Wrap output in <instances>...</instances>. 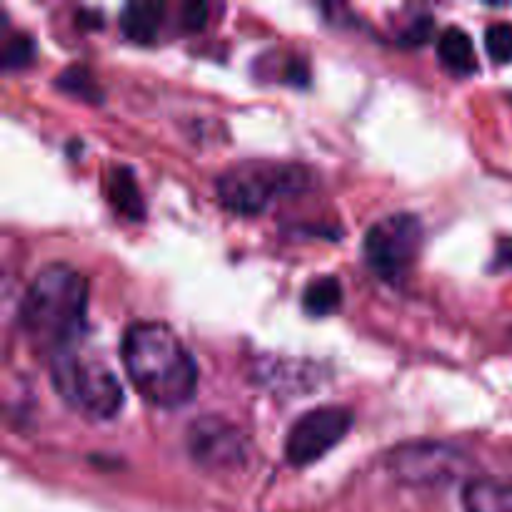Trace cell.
<instances>
[{"label": "cell", "mask_w": 512, "mask_h": 512, "mask_svg": "<svg viewBox=\"0 0 512 512\" xmlns=\"http://www.w3.org/2000/svg\"><path fill=\"white\" fill-rule=\"evenodd\" d=\"M120 360L145 403L175 410L193 400L198 365L170 325L160 320L130 323L120 340Z\"/></svg>", "instance_id": "obj_1"}, {"label": "cell", "mask_w": 512, "mask_h": 512, "mask_svg": "<svg viewBox=\"0 0 512 512\" xmlns=\"http://www.w3.org/2000/svg\"><path fill=\"white\" fill-rule=\"evenodd\" d=\"M88 308V280L68 263H48L25 288L18 323L40 350L63 353L78 338Z\"/></svg>", "instance_id": "obj_2"}, {"label": "cell", "mask_w": 512, "mask_h": 512, "mask_svg": "<svg viewBox=\"0 0 512 512\" xmlns=\"http://www.w3.org/2000/svg\"><path fill=\"white\" fill-rule=\"evenodd\" d=\"M50 380L60 400L90 420H110L123 408V390L113 370L78 350L53 355Z\"/></svg>", "instance_id": "obj_3"}, {"label": "cell", "mask_w": 512, "mask_h": 512, "mask_svg": "<svg viewBox=\"0 0 512 512\" xmlns=\"http://www.w3.org/2000/svg\"><path fill=\"white\" fill-rule=\"evenodd\" d=\"M298 188H303V168L295 165L245 163L225 170L218 178L220 203L240 215L260 213L275 193Z\"/></svg>", "instance_id": "obj_4"}, {"label": "cell", "mask_w": 512, "mask_h": 512, "mask_svg": "<svg viewBox=\"0 0 512 512\" xmlns=\"http://www.w3.org/2000/svg\"><path fill=\"white\" fill-rule=\"evenodd\" d=\"M420 240H423V225L410 213L385 215L375 225H370L363 240V253L373 273L383 280L405 278L413 268L415 258L420 253Z\"/></svg>", "instance_id": "obj_5"}, {"label": "cell", "mask_w": 512, "mask_h": 512, "mask_svg": "<svg viewBox=\"0 0 512 512\" xmlns=\"http://www.w3.org/2000/svg\"><path fill=\"white\" fill-rule=\"evenodd\" d=\"M353 428V413L340 405L308 410L290 428L285 440V458L290 465H313L335 448Z\"/></svg>", "instance_id": "obj_6"}, {"label": "cell", "mask_w": 512, "mask_h": 512, "mask_svg": "<svg viewBox=\"0 0 512 512\" xmlns=\"http://www.w3.org/2000/svg\"><path fill=\"white\" fill-rule=\"evenodd\" d=\"M388 465L408 483H448L463 470V455L443 443H410L393 450Z\"/></svg>", "instance_id": "obj_7"}, {"label": "cell", "mask_w": 512, "mask_h": 512, "mask_svg": "<svg viewBox=\"0 0 512 512\" xmlns=\"http://www.w3.org/2000/svg\"><path fill=\"white\" fill-rule=\"evenodd\" d=\"M188 450L195 463L205 468H233L243 460V438L220 418H200L188 430Z\"/></svg>", "instance_id": "obj_8"}, {"label": "cell", "mask_w": 512, "mask_h": 512, "mask_svg": "<svg viewBox=\"0 0 512 512\" xmlns=\"http://www.w3.org/2000/svg\"><path fill=\"white\" fill-rule=\"evenodd\" d=\"M463 505L468 512H512V483L480 478L463 485Z\"/></svg>", "instance_id": "obj_9"}, {"label": "cell", "mask_w": 512, "mask_h": 512, "mask_svg": "<svg viewBox=\"0 0 512 512\" xmlns=\"http://www.w3.org/2000/svg\"><path fill=\"white\" fill-rule=\"evenodd\" d=\"M118 23L125 38L135 40V43H150V40H155L160 23H163V5L153 3V0L125 3L123 10H120Z\"/></svg>", "instance_id": "obj_10"}, {"label": "cell", "mask_w": 512, "mask_h": 512, "mask_svg": "<svg viewBox=\"0 0 512 512\" xmlns=\"http://www.w3.org/2000/svg\"><path fill=\"white\" fill-rule=\"evenodd\" d=\"M438 58L450 73L470 75L478 70V55L470 35L458 25H448L438 38Z\"/></svg>", "instance_id": "obj_11"}, {"label": "cell", "mask_w": 512, "mask_h": 512, "mask_svg": "<svg viewBox=\"0 0 512 512\" xmlns=\"http://www.w3.org/2000/svg\"><path fill=\"white\" fill-rule=\"evenodd\" d=\"M343 303V285L333 275L313 278L303 290V308L308 315L323 318V315L335 313Z\"/></svg>", "instance_id": "obj_12"}, {"label": "cell", "mask_w": 512, "mask_h": 512, "mask_svg": "<svg viewBox=\"0 0 512 512\" xmlns=\"http://www.w3.org/2000/svg\"><path fill=\"white\" fill-rule=\"evenodd\" d=\"M108 193L115 208H118L123 215H128V218L133 220H138L140 215H143V200H140L138 185H135L133 175H130L128 168L120 165V168L110 170Z\"/></svg>", "instance_id": "obj_13"}, {"label": "cell", "mask_w": 512, "mask_h": 512, "mask_svg": "<svg viewBox=\"0 0 512 512\" xmlns=\"http://www.w3.org/2000/svg\"><path fill=\"white\" fill-rule=\"evenodd\" d=\"M58 88L68 90V93H73V95H80V98H85V100L100 98V90H98V85H95L93 75H90L83 65H73V68H68L65 73H60Z\"/></svg>", "instance_id": "obj_14"}, {"label": "cell", "mask_w": 512, "mask_h": 512, "mask_svg": "<svg viewBox=\"0 0 512 512\" xmlns=\"http://www.w3.org/2000/svg\"><path fill=\"white\" fill-rule=\"evenodd\" d=\"M485 50L495 63H512V23H493L485 30Z\"/></svg>", "instance_id": "obj_15"}, {"label": "cell", "mask_w": 512, "mask_h": 512, "mask_svg": "<svg viewBox=\"0 0 512 512\" xmlns=\"http://www.w3.org/2000/svg\"><path fill=\"white\" fill-rule=\"evenodd\" d=\"M30 55H33V43H30L28 35H13V38H10V40H5L3 65L8 70L28 63Z\"/></svg>", "instance_id": "obj_16"}, {"label": "cell", "mask_w": 512, "mask_h": 512, "mask_svg": "<svg viewBox=\"0 0 512 512\" xmlns=\"http://www.w3.org/2000/svg\"><path fill=\"white\" fill-rule=\"evenodd\" d=\"M433 33V18L430 15H423V18H413L403 30H400L398 40L403 45H420L430 38Z\"/></svg>", "instance_id": "obj_17"}, {"label": "cell", "mask_w": 512, "mask_h": 512, "mask_svg": "<svg viewBox=\"0 0 512 512\" xmlns=\"http://www.w3.org/2000/svg\"><path fill=\"white\" fill-rule=\"evenodd\" d=\"M205 15H208V5L205 3H185L183 5V23L188 30L203 28Z\"/></svg>", "instance_id": "obj_18"}, {"label": "cell", "mask_w": 512, "mask_h": 512, "mask_svg": "<svg viewBox=\"0 0 512 512\" xmlns=\"http://www.w3.org/2000/svg\"><path fill=\"white\" fill-rule=\"evenodd\" d=\"M500 263L510 265L512 268V240H505V243L500 245Z\"/></svg>", "instance_id": "obj_19"}]
</instances>
